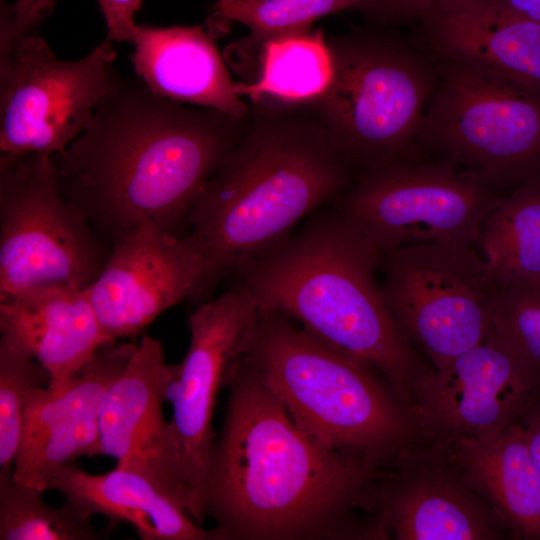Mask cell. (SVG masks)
Instances as JSON below:
<instances>
[{"mask_svg":"<svg viewBox=\"0 0 540 540\" xmlns=\"http://www.w3.org/2000/svg\"><path fill=\"white\" fill-rule=\"evenodd\" d=\"M47 490L60 492L84 514L103 515L111 524H130L143 540H216L143 470L116 467L90 474L74 464L51 475Z\"/></svg>","mask_w":540,"mask_h":540,"instance_id":"obj_21","label":"cell"},{"mask_svg":"<svg viewBox=\"0 0 540 540\" xmlns=\"http://www.w3.org/2000/svg\"><path fill=\"white\" fill-rule=\"evenodd\" d=\"M203 271L188 234L145 220L115 243L87 293L110 340L135 337L192 295Z\"/></svg>","mask_w":540,"mask_h":540,"instance_id":"obj_15","label":"cell"},{"mask_svg":"<svg viewBox=\"0 0 540 540\" xmlns=\"http://www.w3.org/2000/svg\"><path fill=\"white\" fill-rule=\"evenodd\" d=\"M249 114L235 118L176 102L119 76L86 129L52 156L59 186L112 246L145 220L183 236Z\"/></svg>","mask_w":540,"mask_h":540,"instance_id":"obj_2","label":"cell"},{"mask_svg":"<svg viewBox=\"0 0 540 540\" xmlns=\"http://www.w3.org/2000/svg\"><path fill=\"white\" fill-rule=\"evenodd\" d=\"M382 252L334 210L246 263L233 285L262 310L279 312L329 347L372 368L411 406L431 369L383 299Z\"/></svg>","mask_w":540,"mask_h":540,"instance_id":"obj_4","label":"cell"},{"mask_svg":"<svg viewBox=\"0 0 540 540\" xmlns=\"http://www.w3.org/2000/svg\"><path fill=\"white\" fill-rule=\"evenodd\" d=\"M490 333L540 375V282L501 283Z\"/></svg>","mask_w":540,"mask_h":540,"instance_id":"obj_28","label":"cell"},{"mask_svg":"<svg viewBox=\"0 0 540 540\" xmlns=\"http://www.w3.org/2000/svg\"><path fill=\"white\" fill-rule=\"evenodd\" d=\"M540 399V375L498 337L419 382L411 409L421 438L485 440L521 422Z\"/></svg>","mask_w":540,"mask_h":540,"instance_id":"obj_13","label":"cell"},{"mask_svg":"<svg viewBox=\"0 0 540 540\" xmlns=\"http://www.w3.org/2000/svg\"><path fill=\"white\" fill-rule=\"evenodd\" d=\"M178 374L179 364L166 362L162 343L144 335L104 396L98 455L136 468L152 458L167 422L162 404L171 399Z\"/></svg>","mask_w":540,"mask_h":540,"instance_id":"obj_20","label":"cell"},{"mask_svg":"<svg viewBox=\"0 0 540 540\" xmlns=\"http://www.w3.org/2000/svg\"><path fill=\"white\" fill-rule=\"evenodd\" d=\"M417 20L433 57L480 64L540 94V23L503 0H443Z\"/></svg>","mask_w":540,"mask_h":540,"instance_id":"obj_17","label":"cell"},{"mask_svg":"<svg viewBox=\"0 0 540 540\" xmlns=\"http://www.w3.org/2000/svg\"><path fill=\"white\" fill-rule=\"evenodd\" d=\"M375 509L395 540L509 538L498 515L436 441L412 443L382 471Z\"/></svg>","mask_w":540,"mask_h":540,"instance_id":"obj_14","label":"cell"},{"mask_svg":"<svg viewBox=\"0 0 540 540\" xmlns=\"http://www.w3.org/2000/svg\"><path fill=\"white\" fill-rule=\"evenodd\" d=\"M477 246L500 283L540 282V175L512 189L490 210Z\"/></svg>","mask_w":540,"mask_h":540,"instance_id":"obj_24","label":"cell"},{"mask_svg":"<svg viewBox=\"0 0 540 540\" xmlns=\"http://www.w3.org/2000/svg\"><path fill=\"white\" fill-rule=\"evenodd\" d=\"M107 256L62 193L52 156H0V300L52 284L86 289Z\"/></svg>","mask_w":540,"mask_h":540,"instance_id":"obj_11","label":"cell"},{"mask_svg":"<svg viewBox=\"0 0 540 540\" xmlns=\"http://www.w3.org/2000/svg\"><path fill=\"white\" fill-rule=\"evenodd\" d=\"M226 388L205 493L216 540L388 539L381 470L301 428L245 358Z\"/></svg>","mask_w":540,"mask_h":540,"instance_id":"obj_1","label":"cell"},{"mask_svg":"<svg viewBox=\"0 0 540 540\" xmlns=\"http://www.w3.org/2000/svg\"><path fill=\"white\" fill-rule=\"evenodd\" d=\"M310 105L260 100L246 129L198 196L187 233L202 261L190 296L198 304L218 283L278 246L293 228L357 177Z\"/></svg>","mask_w":540,"mask_h":540,"instance_id":"obj_3","label":"cell"},{"mask_svg":"<svg viewBox=\"0 0 540 540\" xmlns=\"http://www.w3.org/2000/svg\"><path fill=\"white\" fill-rule=\"evenodd\" d=\"M519 15L540 23V0H503Z\"/></svg>","mask_w":540,"mask_h":540,"instance_id":"obj_33","label":"cell"},{"mask_svg":"<svg viewBox=\"0 0 540 540\" xmlns=\"http://www.w3.org/2000/svg\"><path fill=\"white\" fill-rule=\"evenodd\" d=\"M107 26V39L112 42H134L138 24L135 14L142 0H97Z\"/></svg>","mask_w":540,"mask_h":540,"instance_id":"obj_30","label":"cell"},{"mask_svg":"<svg viewBox=\"0 0 540 540\" xmlns=\"http://www.w3.org/2000/svg\"><path fill=\"white\" fill-rule=\"evenodd\" d=\"M443 0H376L364 13L379 21L401 22L417 18Z\"/></svg>","mask_w":540,"mask_h":540,"instance_id":"obj_31","label":"cell"},{"mask_svg":"<svg viewBox=\"0 0 540 540\" xmlns=\"http://www.w3.org/2000/svg\"><path fill=\"white\" fill-rule=\"evenodd\" d=\"M44 492L18 482L13 468L0 469V540H100L90 516L72 503L52 506Z\"/></svg>","mask_w":540,"mask_h":540,"instance_id":"obj_26","label":"cell"},{"mask_svg":"<svg viewBox=\"0 0 540 540\" xmlns=\"http://www.w3.org/2000/svg\"><path fill=\"white\" fill-rule=\"evenodd\" d=\"M258 74L251 82H235V91L251 103L270 100L310 105L327 90L333 59L322 30L281 34L263 42L257 52Z\"/></svg>","mask_w":540,"mask_h":540,"instance_id":"obj_23","label":"cell"},{"mask_svg":"<svg viewBox=\"0 0 540 540\" xmlns=\"http://www.w3.org/2000/svg\"><path fill=\"white\" fill-rule=\"evenodd\" d=\"M522 425L532 458L540 472V399L522 420Z\"/></svg>","mask_w":540,"mask_h":540,"instance_id":"obj_32","label":"cell"},{"mask_svg":"<svg viewBox=\"0 0 540 540\" xmlns=\"http://www.w3.org/2000/svg\"><path fill=\"white\" fill-rule=\"evenodd\" d=\"M1 338L48 372L61 388L102 345V330L87 289L64 284L34 288L0 300Z\"/></svg>","mask_w":540,"mask_h":540,"instance_id":"obj_18","label":"cell"},{"mask_svg":"<svg viewBox=\"0 0 540 540\" xmlns=\"http://www.w3.org/2000/svg\"><path fill=\"white\" fill-rule=\"evenodd\" d=\"M49 382L40 363L0 338V469L13 468L29 397Z\"/></svg>","mask_w":540,"mask_h":540,"instance_id":"obj_27","label":"cell"},{"mask_svg":"<svg viewBox=\"0 0 540 540\" xmlns=\"http://www.w3.org/2000/svg\"><path fill=\"white\" fill-rule=\"evenodd\" d=\"M214 39L199 25H138L133 42L134 71L159 96L244 118L250 105L236 93Z\"/></svg>","mask_w":540,"mask_h":540,"instance_id":"obj_19","label":"cell"},{"mask_svg":"<svg viewBox=\"0 0 540 540\" xmlns=\"http://www.w3.org/2000/svg\"><path fill=\"white\" fill-rule=\"evenodd\" d=\"M245 363L306 432L379 470L422 439L411 407L376 371L279 312L260 309Z\"/></svg>","mask_w":540,"mask_h":540,"instance_id":"obj_5","label":"cell"},{"mask_svg":"<svg viewBox=\"0 0 540 540\" xmlns=\"http://www.w3.org/2000/svg\"><path fill=\"white\" fill-rule=\"evenodd\" d=\"M54 5V0H18L12 5L2 1L0 63L11 57L24 38L37 32Z\"/></svg>","mask_w":540,"mask_h":540,"instance_id":"obj_29","label":"cell"},{"mask_svg":"<svg viewBox=\"0 0 540 540\" xmlns=\"http://www.w3.org/2000/svg\"><path fill=\"white\" fill-rule=\"evenodd\" d=\"M376 0H217L206 21L214 37L233 23L246 25L250 34L238 48L257 54L266 40L285 33L307 30L319 18L345 9L365 10Z\"/></svg>","mask_w":540,"mask_h":540,"instance_id":"obj_25","label":"cell"},{"mask_svg":"<svg viewBox=\"0 0 540 540\" xmlns=\"http://www.w3.org/2000/svg\"><path fill=\"white\" fill-rule=\"evenodd\" d=\"M438 82L417 147L508 193L540 175V94L471 61L433 57Z\"/></svg>","mask_w":540,"mask_h":540,"instance_id":"obj_8","label":"cell"},{"mask_svg":"<svg viewBox=\"0 0 540 540\" xmlns=\"http://www.w3.org/2000/svg\"><path fill=\"white\" fill-rule=\"evenodd\" d=\"M327 41L332 78L310 106L338 151L359 174L414 150L438 82L434 59L379 31Z\"/></svg>","mask_w":540,"mask_h":540,"instance_id":"obj_6","label":"cell"},{"mask_svg":"<svg viewBox=\"0 0 540 540\" xmlns=\"http://www.w3.org/2000/svg\"><path fill=\"white\" fill-rule=\"evenodd\" d=\"M137 348L117 340L102 345L61 388L34 390L13 463L14 478L47 490L51 475L81 456H96L98 421L104 396Z\"/></svg>","mask_w":540,"mask_h":540,"instance_id":"obj_16","label":"cell"},{"mask_svg":"<svg viewBox=\"0 0 540 540\" xmlns=\"http://www.w3.org/2000/svg\"><path fill=\"white\" fill-rule=\"evenodd\" d=\"M506 194L474 170L416 147L360 172L335 211L381 252L433 242L477 246L485 216Z\"/></svg>","mask_w":540,"mask_h":540,"instance_id":"obj_9","label":"cell"},{"mask_svg":"<svg viewBox=\"0 0 540 540\" xmlns=\"http://www.w3.org/2000/svg\"><path fill=\"white\" fill-rule=\"evenodd\" d=\"M259 314L254 299L236 285L198 304L187 320L190 344L170 399L172 416L154 455L140 468L200 525L206 518L217 396L246 357Z\"/></svg>","mask_w":540,"mask_h":540,"instance_id":"obj_7","label":"cell"},{"mask_svg":"<svg viewBox=\"0 0 540 540\" xmlns=\"http://www.w3.org/2000/svg\"><path fill=\"white\" fill-rule=\"evenodd\" d=\"M109 39L85 57H56L37 32L24 38L0 63L1 155L63 151L89 125L119 75Z\"/></svg>","mask_w":540,"mask_h":540,"instance_id":"obj_12","label":"cell"},{"mask_svg":"<svg viewBox=\"0 0 540 540\" xmlns=\"http://www.w3.org/2000/svg\"><path fill=\"white\" fill-rule=\"evenodd\" d=\"M440 443L466 483L501 519L509 538L540 540V472L522 421L490 439Z\"/></svg>","mask_w":540,"mask_h":540,"instance_id":"obj_22","label":"cell"},{"mask_svg":"<svg viewBox=\"0 0 540 540\" xmlns=\"http://www.w3.org/2000/svg\"><path fill=\"white\" fill-rule=\"evenodd\" d=\"M380 273L390 315L433 369L490 334L501 283L476 246L433 242L383 251Z\"/></svg>","mask_w":540,"mask_h":540,"instance_id":"obj_10","label":"cell"}]
</instances>
